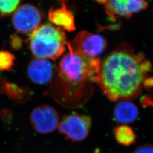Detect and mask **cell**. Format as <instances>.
<instances>
[{"mask_svg":"<svg viewBox=\"0 0 153 153\" xmlns=\"http://www.w3.org/2000/svg\"><path fill=\"white\" fill-rule=\"evenodd\" d=\"M114 119L122 124L131 123L137 119L138 110L134 104L127 101H121L115 107Z\"/></svg>","mask_w":153,"mask_h":153,"instance_id":"11","label":"cell"},{"mask_svg":"<svg viewBox=\"0 0 153 153\" xmlns=\"http://www.w3.org/2000/svg\"><path fill=\"white\" fill-rule=\"evenodd\" d=\"M114 135L117 142L122 145L128 146L136 141V134L131 127L121 125L114 129Z\"/></svg>","mask_w":153,"mask_h":153,"instance_id":"12","label":"cell"},{"mask_svg":"<svg viewBox=\"0 0 153 153\" xmlns=\"http://www.w3.org/2000/svg\"><path fill=\"white\" fill-rule=\"evenodd\" d=\"M42 14L38 8L31 4L19 6L11 18V23L19 33L31 34L39 26L42 20Z\"/></svg>","mask_w":153,"mask_h":153,"instance_id":"6","label":"cell"},{"mask_svg":"<svg viewBox=\"0 0 153 153\" xmlns=\"http://www.w3.org/2000/svg\"><path fill=\"white\" fill-rule=\"evenodd\" d=\"M133 153H153V145L145 144L136 148Z\"/></svg>","mask_w":153,"mask_h":153,"instance_id":"16","label":"cell"},{"mask_svg":"<svg viewBox=\"0 0 153 153\" xmlns=\"http://www.w3.org/2000/svg\"><path fill=\"white\" fill-rule=\"evenodd\" d=\"M15 56L11 52L1 50L0 51V71H10L14 65Z\"/></svg>","mask_w":153,"mask_h":153,"instance_id":"14","label":"cell"},{"mask_svg":"<svg viewBox=\"0 0 153 153\" xmlns=\"http://www.w3.org/2000/svg\"><path fill=\"white\" fill-rule=\"evenodd\" d=\"M10 44L12 49L17 51L21 49L23 45V40L18 35L14 34L11 36Z\"/></svg>","mask_w":153,"mask_h":153,"instance_id":"15","label":"cell"},{"mask_svg":"<svg viewBox=\"0 0 153 153\" xmlns=\"http://www.w3.org/2000/svg\"><path fill=\"white\" fill-rule=\"evenodd\" d=\"M150 67L142 57L115 51L101 63L96 84L111 101L131 98L140 91Z\"/></svg>","mask_w":153,"mask_h":153,"instance_id":"2","label":"cell"},{"mask_svg":"<svg viewBox=\"0 0 153 153\" xmlns=\"http://www.w3.org/2000/svg\"><path fill=\"white\" fill-rule=\"evenodd\" d=\"M59 115L54 107L40 105L33 109L30 115V122L33 129L40 134L51 133L58 128Z\"/></svg>","mask_w":153,"mask_h":153,"instance_id":"7","label":"cell"},{"mask_svg":"<svg viewBox=\"0 0 153 153\" xmlns=\"http://www.w3.org/2000/svg\"><path fill=\"white\" fill-rule=\"evenodd\" d=\"M61 6L48 12L49 21L55 26L64 31L72 32L76 30L75 19L73 14L69 11L66 5V1H60Z\"/></svg>","mask_w":153,"mask_h":153,"instance_id":"10","label":"cell"},{"mask_svg":"<svg viewBox=\"0 0 153 153\" xmlns=\"http://www.w3.org/2000/svg\"><path fill=\"white\" fill-rule=\"evenodd\" d=\"M101 62L69 51L61 60L50 83L52 97L68 108L82 107L91 97L98 81Z\"/></svg>","mask_w":153,"mask_h":153,"instance_id":"1","label":"cell"},{"mask_svg":"<svg viewBox=\"0 0 153 153\" xmlns=\"http://www.w3.org/2000/svg\"><path fill=\"white\" fill-rule=\"evenodd\" d=\"M106 47L107 42L103 36L86 31L78 33L67 44L69 51L89 58H97L104 52Z\"/></svg>","mask_w":153,"mask_h":153,"instance_id":"4","label":"cell"},{"mask_svg":"<svg viewBox=\"0 0 153 153\" xmlns=\"http://www.w3.org/2000/svg\"><path fill=\"white\" fill-rule=\"evenodd\" d=\"M91 124V119L88 115L70 114L62 117L58 129L66 140L73 142H80L88 137Z\"/></svg>","mask_w":153,"mask_h":153,"instance_id":"5","label":"cell"},{"mask_svg":"<svg viewBox=\"0 0 153 153\" xmlns=\"http://www.w3.org/2000/svg\"><path fill=\"white\" fill-rule=\"evenodd\" d=\"M55 66L51 61L35 58L29 62L27 74L33 83L45 85L51 83L56 73Z\"/></svg>","mask_w":153,"mask_h":153,"instance_id":"9","label":"cell"},{"mask_svg":"<svg viewBox=\"0 0 153 153\" xmlns=\"http://www.w3.org/2000/svg\"><path fill=\"white\" fill-rule=\"evenodd\" d=\"M20 3L21 1L19 0H0V16H7L14 13Z\"/></svg>","mask_w":153,"mask_h":153,"instance_id":"13","label":"cell"},{"mask_svg":"<svg viewBox=\"0 0 153 153\" xmlns=\"http://www.w3.org/2000/svg\"><path fill=\"white\" fill-rule=\"evenodd\" d=\"M97 2L104 6L105 11L111 19H114L117 16H131L133 14L145 9L148 5L146 1L137 0L98 1Z\"/></svg>","mask_w":153,"mask_h":153,"instance_id":"8","label":"cell"},{"mask_svg":"<svg viewBox=\"0 0 153 153\" xmlns=\"http://www.w3.org/2000/svg\"><path fill=\"white\" fill-rule=\"evenodd\" d=\"M28 42L35 58L52 60L63 55L68 44L64 31L49 23L40 25L30 34Z\"/></svg>","mask_w":153,"mask_h":153,"instance_id":"3","label":"cell"}]
</instances>
